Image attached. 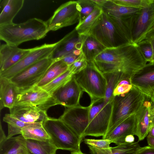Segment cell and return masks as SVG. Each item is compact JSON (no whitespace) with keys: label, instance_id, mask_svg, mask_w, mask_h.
Returning a JSON list of instances; mask_svg holds the SVG:
<instances>
[{"label":"cell","instance_id":"6da1fadb","mask_svg":"<svg viewBox=\"0 0 154 154\" xmlns=\"http://www.w3.org/2000/svg\"><path fill=\"white\" fill-rule=\"evenodd\" d=\"M147 62L137 44H132L106 48L92 63L103 74L119 72L131 78Z\"/></svg>","mask_w":154,"mask_h":154},{"label":"cell","instance_id":"7a4b0ae2","mask_svg":"<svg viewBox=\"0 0 154 154\" xmlns=\"http://www.w3.org/2000/svg\"><path fill=\"white\" fill-rule=\"evenodd\" d=\"M48 32L46 21L34 18L0 26V39L7 44L18 47L26 42L43 38Z\"/></svg>","mask_w":154,"mask_h":154},{"label":"cell","instance_id":"3957f363","mask_svg":"<svg viewBox=\"0 0 154 154\" xmlns=\"http://www.w3.org/2000/svg\"><path fill=\"white\" fill-rule=\"evenodd\" d=\"M146 98L138 88L133 86L126 93L114 96L112 101L111 119L106 133L127 118L137 114Z\"/></svg>","mask_w":154,"mask_h":154},{"label":"cell","instance_id":"277c9868","mask_svg":"<svg viewBox=\"0 0 154 154\" xmlns=\"http://www.w3.org/2000/svg\"><path fill=\"white\" fill-rule=\"evenodd\" d=\"M42 126L50 137L51 142L57 149L72 152L81 151L83 140L74 133L59 118L48 117Z\"/></svg>","mask_w":154,"mask_h":154},{"label":"cell","instance_id":"5b68a950","mask_svg":"<svg viewBox=\"0 0 154 154\" xmlns=\"http://www.w3.org/2000/svg\"><path fill=\"white\" fill-rule=\"evenodd\" d=\"M89 106L88 125L85 137L104 136L109 126L112 112V101L108 102L104 98L91 100Z\"/></svg>","mask_w":154,"mask_h":154},{"label":"cell","instance_id":"8992f818","mask_svg":"<svg viewBox=\"0 0 154 154\" xmlns=\"http://www.w3.org/2000/svg\"><path fill=\"white\" fill-rule=\"evenodd\" d=\"M76 82L83 91L86 92L91 100L104 98L106 81L103 74L92 62L86 67L73 75Z\"/></svg>","mask_w":154,"mask_h":154},{"label":"cell","instance_id":"52a82bcc","mask_svg":"<svg viewBox=\"0 0 154 154\" xmlns=\"http://www.w3.org/2000/svg\"><path fill=\"white\" fill-rule=\"evenodd\" d=\"M89 33L106 48L131 44L103 11Z\"/></svg>","mask_w":154,"mask_h":154},{"label":"cell","instance_id":"ba28073f","mask_svg":"<svg viewBox=\"0 0 154 154\" xmlns=\"http://www.w3.org/2000/svg\"><path fill=\"white\" fill-rule=\"evenodd\" d=\"M54 60L51 57L43 59L18 73L10 80L18 93L37 85Z\"/></svg>","mask_w":154,"mask_h":154},{"label":"cell","instance_id":"9c48e42d","mask_svg":"<svg viewBox=\"0 0 154 154\" xmlns=\"http://www.w3.org/2000/svg\"><path fill=\"white\" fill-rule=\"evenodd\" d=\"M30 105L47 112L58 104L53 95L36 85L17 94L14 105Z\"/></svg>","mask_w":154,"mask_h":154},{"label":"cell","instance_id":"30bf717a","mask_svg":"<svg viewBox=\"0 0 154 154\" xmlns=\"http://www.w3.org/2000/svg\"><path fill=\"white\" fill-rule=\"evenodd\" d=\"M79 19V5L77 1H70L61 5L46 22L49 32L73 25Z\"/></svg>","mask_w":154,"mask_h":154},{"label":"cell","instance_id":"8fae6325","mask_svg":"<svg viewBox=\"0 0 154 154\" xmlns=\"http://www.w3.org/2000/svg\"><path fill=\"white\" fill-rule=\"evenodd\" d=\"M57 44H45L31 48L30 52L16 64L0 73V77L10 79L16 75L43 59L51 57Z\"/></svg>","mask_w":154,"mask_h":154},{"label":"cell","instance_id":"7c38bea8","mask_svg":"<svg viewBox=\"0 0 154 154\" xmlns=\"http://www.w3.org/2000/svg\"><path fill=\"white\" fill-rule=\"evenodd\" d=\"M89 106L78 105L66 109L59 118L82 140L88 124Z\"/></svg>","mask_w":154,"mask_h":154},{"label":"cell","instance_id":"4fadbf2b","mask_svg":"<svg viewBox=\"0 0 154 154\" xmlns=\"http://www.w3.org/2000/svg\"><path fill=\"white\" fill-rule=\"evenodd\" d=\"M154 27V0L147 7L134 14L132 27L133 42L137 44L144 40L146 34Z\"/></svg>","mask_w":154,"mask_h":154},{"label":"cell","instance_id":"5bb4252c","mask_svg":"<svg viewBox=\"0 0 154 154\" xmlns=\"http://www.w3.org/2000/svg\"><path fill=\"white\" fill-rule=\"evenodd\" d=\"M132 85L150 99L154 91V62H149L134 73L130 78Z\"/></svg>","mask_w":154,"mask_h":154},{"label":"cell","instance_id":"9a60e30c","mask_svg":"<svg viewBox=\"0 0 154 154\" xmlns=\"http://www.w3.org/2000/svg\"><path fill=\"white\" fill-rule=\"evenodd\" d=\"M82 91L73 75L71 79L57 90L53 96L58 105L71 107L79 105Z\"/></svg>","mask_w":154,"mask_h":154},{"label":"cell","instance_id":"2e32d148","mask_svg":"<svg viewBox=\"0 0 154 154\" xmlns=\"http://www.w3.org/2000/svg\"><path fill=\"white\" fill-rule=\"evenodd\" d=\"M82 36L75 28L57 42L51 57L54 60L70 54H74V52L76 50H82Z\"/></svg>","mask_w":154,"mask_h":154},{"label":"cell","instance_id":"e0dca14e","mask_svg":"<svg viewBox=\"0 0 154 154\" xmlns=\"http://www.w3.org/2000/svg\"><path fill=\"white\" fill-rule=\"evenodd\" d=\"M137 123L136 114L133 115L124 120L112 130L102 137L117 145L126 143L125 139L128 136L135 135Z\"/></svg>","mask_w":154,"mask_h":154},{"label":"cell","instance_id":"ac0fdd59","mask_svg":"<svg viewBox=\"0 0 154 154\" xmlns=\"http://www.w3.org/2000/svg\"><path fill=\"white\" fill-rule=\"evenodd\" d=\"M7 44L0 46V73L7 70L20 61L31 51Z\"/></svg>","mask_w":154,"mask_h":154},{"label":"cell","instance_id":"d6986e66","mask_svg":"<svg viewBox=\"0 0 154 154\" xmlns=\"http://www.w3.org/2000/svg\"><path fill=\"white\" fill-rule=\"evenodd\" d=\"M9 110L11 116L26 123L43 122L48 117L46 111L30 105H14Z\"/></svg>","mask_w":154,"mask_h":154},{"label":"cell","instance_id":"ffe728a7","mask_svg":"<svg viewBox=\"0 0 154 154\" xmlns=\"http://www.w3.org/2000/svg\"><path fill=\"white\" fill-rule=\"evenodd\" d=\"M150 99L146 97L141 107L136 114L137 123L135 135L138 141L143 140L147 136L153 125L151 112Z\"/></svg>","mask_w":154,"mask_h":154},{"label":"cell","instance_id":"44dd1931","mask_svg":"<svg viewBox=\"0 0 154 154\" xmlns=\"http://www.w3.org/2000/svg\"><path fill=\"white\" fill-rule=\"evenodd\" d=\"M26 154H56L57 149L51 142L26 139L21 134L15 137Z\"/></svg>","mask_w":154,"mask_h":154},{"label":"cell","instance_id":"7402d4cb","mask_svg":"<svg viewBox=\"0 0 154 154\" xmlns=\"http://www.w3.org/2000/svg\"><path fill=\"white\" fill-rule=\"evenodd\" d=\"M0 26L11 23L23 6L24 0H0Z\"/></svg>","mask_w":154,"mask_h":154},{"label":"cell","instance_id":"603a6c76","mask_svg":"<svg viewBox=\"0 0 154 154\" xmlns=\"http://www.w3.org/2000/svg\"><path fill=\"white\" fill-rule=\"evenodd\" d=\"M18 93L16 86L10 79L0 77V110L4 107L12 108Z\"/></svg>","mask_w":154,"mask_h":154},{"label":"cell","instance_id":"cb8c5ba5","mask_svg":"<svg viewBox=\"0 0 154 154\" xmlns=\"http://www.w3.org/2000/svg\"><path fill=\"white\" fill-rule=\"evenodd\" d=\"M81 35L82 37V52L88 63L92 62L106 48L89 33Z\"/></svg>","mask_w":154,"mask_h":154},{"label":"cell","instance_id":"d4e9b609","mask_svg":"<svg viewBox=\"0 0 154 154\" xmlns=\"http://www.w3.org/2000/svg\"><path fill=\"white\" fill-rule=\"evenodd\" d=\"M88 146L91 154H136L141 148L138 142L123 143L106 149Z\"/></svg>","mask_w":154,"mask_h":154},{"label":"cell","instance_id":"484cf974","mask_svg":"<svg viewBox=\"0 0 154 154\" xmlns=\"http://www.w3.org/2000/svg\"><path fill=\"white\" fill-rule=\"evenodd\" d=\"M69 66L60 60H54L37 85L42 87L68 69Z\"/></svg>","mask_w":154,"mask_h":154},{"label":"cell","instance_id":"4316f807","mask_svg":"<svg viewBox=\"0 0 154 154\" xmlns=\"http://www.w3.org/2000/svg\"><path fill=\"white\" fill-rule=\"evenodd\" d=\"M103 74L106 81V88L104 98L106 101L112 102L114 97L113 91L119 82L123 79L130 78L123 73L119 72Z\"/></svg>","mask_w":154,"mask_h":154},{"label":"cell","instance_id":"83f0119b","mask_svg":"<svg viewBox=\"0 0 154 154\" xmlns=\"http://www.w3.org/2000/svg\"><path fill=\"white\" fill-rule=\"evenodd\" d=\"M103 12L101 7L97 6L92 12L81 23H78L75 29L79 35L89 34Z\"/></svg>","mask_w":154,"mask_h":154},{"label":"cell","instance_id":"f1b7e54d","mask_svg":"<svg viewBox=\"0 0 154 154\" xmlns=\"http://www.w3.org/2000/svg\"><path fill=\"white\" fill-rule=\"evenodd\" d=\"M21 133V135L26 139L42 141L50 140L42 124L24 128L22 129Z\"/></svg>","mask_w":154,"mask_h":154},{"label":"cell","instance_id":"f546056e","mask_svg":"<svg viewBox=\"0 0 154 154\" xmlns=\"http://www.w3.org/2000/svg\"><path fill=\"white\" fill-rule=\"evenodd\" d=\"M73 74L69 69L52 81L41 87L51 95L72 78Z\"/></svg>","mask_w":154,"mask_h":154},{"label":"cell","instance_id":"4dcf8cb0","mask_svg":"<svg viewBox=\"0 0 154 154\" xmlns=\"http://www.w3.org/2000/svg\"><path fill=\"white\" fill-rule=\"evenodd\" d=\"M0 154H26L15 137L7 139L0 143Z\"/></svg>","mask_w":154,"mask_h":154},{"label":"cell","instance_id":"1f68e13d","mask_svg":"<svg viewBox=\"0 0 154 154\" xmlns=\"http://www.w3.org/2000/svg\"><path fill=\"white\" fill-rule=\"evenodd\" d=\"M79 6V19L78 23H81L98 6L92 0L77 1Z\"/></svg>","mask_w":154,"mask_h":154},{"label":"cell","instance_id":"d6a6232c","mask_svg":"<svg viewBox=\"0 0 154 154\" xmlns=\"http://www.w3.org/2000/svg\"><path fill=\"white\" fill-rule=\"evenodd\" d=\"M116 4L124 6L142 9L148 7L153 0H112Z\"/></svg>","mask_w":154,"mask_h":154},{"label":"cell","instance_id":"836d02e7","mask_svg":"<svg viewBox=\"0 0 154 154\" xmlns=\"http://www.w3.org/2000/svg\"><path fill=\"white\" fill-rule=\"evenodd\" d=\"M141 54L147 62H151L153 56V50L150 43L144 39L137 44Z\"/></svg>","mask_w":154,"mask_h":154},{"label":"cell","instance_id":"e575fe53","mask_svg":"<svg viewBox=\"0 0 154 154\" xmlns=\"http://www.w3.org/2000/svg\"><path fill=\"white\" fill-rule=\"evenodd\" d=\"M3 121L11 126L18 128L22 129L29 126L42 124L43 122L33 123H26L20 121L11 116L10 114H6L3 118Z\"/></svg>","mask_w":154,"mask_h":154},{"label":"cell","instance_id":"d590c367","mask_svg":"<svg viewBox=\"0 0 154 154\" xmlns=\"http://www.w3.org/2000/svg\"><path fill=\"white\" fill-rule=\"evenodd\" d=\"M83 141L88 145L96 148L101 149H106L111 147L110 145L112 143L111 141L108 139H95L85 138Z\"/></svg>","mask_w":154,"mask_h":154},{"label":"cell","instance_id":"8d00e7d4","mask_svg":"<svg viewBox=\"0 0 154 154\" xmlns=\"http://www.w3.org/2000/svg\"><path fill=\"white\" fill-rule=\"evenodd\" d=\"M88 63L82 53L72 64L69 66L68 69L74 75L85 68Z\"/></svg>","mask_w":154,"mask_h":154},{"label":"cell","instance_id":"74e56055","mask_svg":"<svg viewBox=\"0 0 154 154\" xmlns=\"http://www.w3.org/2000/svg\"><path fill=\"white\" fill-rule=\"evenodd\" d=\"M132 86L130 79H125L121 80L113 91V97L126 93L131 89Z\"/></svg>","mask_w":154,"mask_h":154},{"label":"cell","instance_id":"f35d334b","mask_svg":"<svg viewBox=\"0 0 154 154\" xmlns=\"http://www.w3.org/2000/svg\"><path fill=\"white\" fill-rule=\"evenodd\" d=\"M8 125V134L7 139L12 137L14 136L17 134H21L22 129L14 127L11 125Z\"/></svg>","mask_w":154,"mask_h":154},{"label":"cell","instance_id":"ab89813d","mask_svg":"<svg viewBox=\"0 0 154 154\" xmlns=\"http://www.w3.org/2000/svg\"><path fill=\"white\" fill-rule=\"evenodd\" d=\"M80 56H77L73 54H71L59 60H61L69 66L72 64Z\"/></svg>","mask_w":154,"mask_h":154},{"label":"cell","instance_id":"60d3db41","mask_svg":"<svg viewBox=\"0 0 154 154\" xmlns=\"http://www.w3.org/2000/svg\"><path fill=\"white\" fill-rule=\"evenodd\" d=\"M144 39L149 41L152 46L153 53V57L151 61L152 62L154 59V27L146 34Z\"/></svg>","mask_w":154,"mask_h":154},{"label":"cell","instance_id":"b9f144b4","mask_svg":"<svg viewBox=\"0 0 154 154\" xmlns=\"http://www.w3.org/2000/svg\"><path fill=\"white\" fill-rule=\"evenodd\" d=\"M136 154H154V147L149 145L141 147Z\"/></svg>","mask_w":154,"mask_h":154},{"label":"cell","instance_id":"7bdbcfd3","mask_svg":"<svg viewBox=\"0 0 154 154\" xmlns=\"http://www.w3.org/2000/svg\"><path fill=\"white\" fill-rule=\"evenodd\" d=\"M7 139L2 129L1 123L0 126V143H2Z\"/></svg>","mask_w":154,"mask_h":154},{"label":"cell","instance_id":"ee69618b","mask_svg":"<svg viewBox=\"0 0 154 154\" xmlns=\"http://www.w3.org/2000/svg\"><path fill=\"white\" fill-rule=\"evenodd\" d=\"M135 138L134 135H129L125 139L126 143H131L134 142Z\"/></svg>","mask_w":154,"mask_h":154},{"label":"cell","instance_id":"f6af8a7d","mask_svg":"<svg viewBox=\"0 0 154 154\" xmlns=\"http://www.w3.org/2000/svg\"><path fill=\"white\" fill-rule=\"evenodd\" d=\"M147 140L148 145L154 147V137L147 135Z\"/></svg>","mask_w":154,"mask_h":154},{"label":"cell","instance_id":"bcb514c9","mask_svg":"<svg viewBox=\"0 0 154 154\" xmlns=\"http://www.w3.org/2000/svg\"><path fill=\"white\" fill-rule=\"evenodd\" d=\"M148 135L154 137V124L151 127Z\"/></svg>","mask_w":154,"mask_h":154},{"label":"cell","instance_id":"7dc6e473","mask_svg":"<svg viewBox=\"0 0 154 154\" xmlns=\"http://www.w3.org/2000/svg\"><path fill=\"white\" fill-rule=\"evenodd\" d=\"M151 112L153 124H154V103H152L151 107Z\"/></svg>","mask_w":154,"mask_h":154},{"label":"cell","instance_id":"c3c4849f","mask_svg":"<svg viewBox=\"0 0 154 154\" xmlns=\"http://www.w3.org/2000/svg\"><path fill=\"white\" fill-rule=\"evenodd\" d=\"M98 6H100L104 2L105 0H92Z\"/></svg>","mask_w":154,"mask_h":154},{"label":"cell","instance_id":"681fc988","mask_svg":"<svg viewBox=\"0 0 154 154\" xmlns=\"http://www.w3.org/2000/svg\"><path fill=\"white\" fill-rule=\"evenodd\" d=\"M70 154H85L83 153L81 151L79 152H72Z\"/></svg>","mask_w":154,"mask_h":154},{"label":"cell","instance_id":"f907efd6","mask_svg":"<svg viewBox=\"0 0 154 154\" xmlns=\"http://www.w3.org/2000/svg\"><path fill=\"white\" fill-rule=\"evenodd\" d=\"M150 101L152 103H154V91L150 99Z\"/></svg>","mask_w":154,"mask_h":154},{"label":"cell","instance_id":"816d5d0a","mask_svg":"<svg viewBox=\"0 0 154 154\" xmlns=\"http://www.w3.org/2000/svg\"><path fill=\"white\" fill-rule=\"evenodd\" d=\"M151 62H154V59L153 60V61Z\"/></svg>","mask_w":154,"mask_h":154},{"label":"cell","instance_id":"f5cc1de1","mask_svg":"<svg viewBox=\"0 0 154 154\" xmlns=\"http://www.w3.org/2000/svg\"></svg>","mask_w":154,"mask_h":154}]
</instances>
